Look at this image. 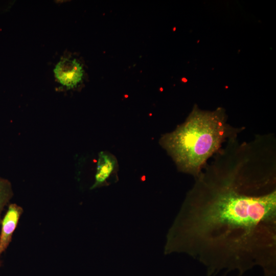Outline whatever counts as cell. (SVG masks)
<instances>
[{"instance_id": "cell-4", "label": "cell", "mask_w": 276, "mask_h": 276, "mask_svg": "<svg viewBox=\"0 0 276 276\" xmlns=\"http://www.w3.org/2000/svg\"><path fill=\"white\" fill-rule=\"evenodd\" d=\"M118 163L117 158L109 152L99 153L95 180L90 189L107 186L118 180Z\"/></svg>"}, {"instance_id": "cell-2", "label": "cell", "mask_w": 276, "mask_h": 276, "mask_svg": "<svg viewBox=\"0 0 276 276\" xmlns=\"http://www.w3.org/2000/svg\"><path fill=\"white\" fill-rule=\"evenodd\" d=\"M227 127L221 113L194 109L183 124L164 134L159 143L180 171L197 178L228 135Z\"/></svg>"}, {"instance_id": "cell-1", "label": "cell", "mask_w": 276, "mask_h": 276, "mask_svg": "<svg viewBox=\"0 0 276 276\" xmlns=\"http://www.w3.org/2000/svg\"><path fill=\"white\" fill-rule=\"evenodd\" d=\"M240 169L197 177L168 231L165 255L186 254L208 276H241L256 266L276 276L275 177Z\"/></svg>"}, {"instance_id": "cell-3", "label": "cell", "mask_w": 276, "mask_h": 276, "mask_svg": "<svg viewBox=\"0 0 276 276\" xmlns=\"http://www.w3.org/2000/svg\"><path fill=\"white\" fill-rule=\"evenodd\" d=\"M53 73L56 81L67 89L78 87L84 75L82 64L70 56L62 57L55 65Z\"/></svg>"}, {"instance_id": "cell-6", "label": "cell", "mask_w": 276, "mask_h": 276, "mask_svg": "<svg viewBox=\"0 0 276 276\" xmlns=\"http://www.w3.org/2000/svg\"><path fill=\"white\" fill-rule=\"evenodd\" d=\"M14 196L11 181L0 176V225L3 218L2 213Z\"/></svg>"}, {"instance_id": "cell-5", "label": "cell", "mask_w": 276, "mask_h": 276, "mask_svg": "<svg viewBox=\"0 0 276 276\" xmlns=\"http://www.w3.org/2000/svg\"><path fill=\"white\" fill-rule=\"evenodd\" d=\"M23 212V208L21 206L15 203H9L7 211L3 217L0 232V267L2 265V255L12 241L13 235Z\"/></svg>"}]
</instances>
